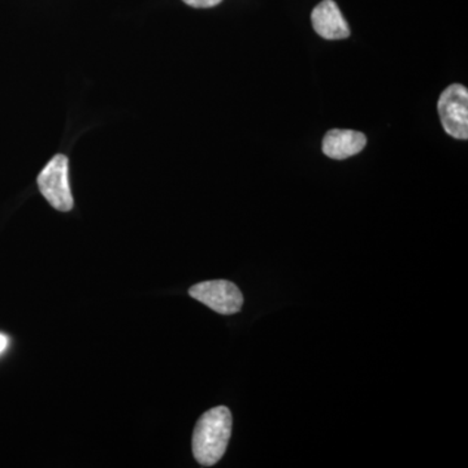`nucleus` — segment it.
Listing matches in <instances>:
<instances>
[{
	"mask_svg": "<svg viewBox=\"0 0 468 468\" xmlns=\"http://www.w3.org/2000/svg\"><path fill=\"white\" fill-rule=\"evenodd\" d=\"M314 29L325 39H345L350 36L349 24L334 0H323L311 15Z\"/></svg>",
	"mask_w": 468,
	"mask_h": 468,
	"instance_id": "5",
	"label": "nucleus"
},
{
	"mask_svg": "<svg viewBox=\"0 0 468 468\" xmlns=\"http://www.w3.org/2000/svg\"><path fill=\"white\" fill-rule=\"evenodd\" d=\"M38 187L52 207L60 212L73 208V197L68 181V158L55 155L38 176Z\"/></svg>",
	"mask_w": 468,
	"mask_h": 468,
	"instance_id": "2",
	"label": "nucleus"
},
{
	"mask_svg": "<svg viewBox=\"0 0 468 468\" xmlns=\"http://www.w3.org/2000/svg\"><path fill=\"white\" fill-rule=\"evenodd\" d=\"M367 138L360 132L334 129L323 140V153L328 158L344 160L365 149Z\"/></svg>",
	"mask_w": 468,
	"mask_h": 468,
	"instance_id": "6",
	"label": "nucleus"
},
{
	"mask_svg": "<svg viewBox=\"0 0 468 468\" xmlns=\"http://www.w3.org/2000/svg\"><path fill=\"white\" fill-rule=\"evenodd\" d=\"M232 435V414L226 406L208 410L194 428L193 454L202 466H214L226 454Z\"/></svg>",
	"mask_w": 468,
	"mask_h": 468,
	"instance_id": "1",
	"label": "nucleus"
},
{
	"mask_svg": "<svg viewBox=\"0 0 468 468\" xmlns=\"http://www.w3.org/2000/svg\"><path fill=\"white\" fill-rule=\"evenodd\" d=\"M439 113L446 133L455 140H467L468 90L466 86L460 84L448 86L440 97Z\"/></svg>",
	"mask_w": 468,
	"mask_h": 468,
	"instance_id": "3",
	"label": "nucleus"
},
{
	"mask_svg": "<svg viewBox=\"0 0 468 468\" xmlns=\"http://www.w3.org/2000/svg\"><path fill=\"white\" fill-rule=\"evenodd\" d=\"M189 294L221 315H233L242 309L241 291L227 280L199 282L189 289Z\"/></svg>",
	"mask_w": 468,
	"mask_h": 468,
	"instance_id": "4",
	"label": "nucleus"
},
{
	"mask_svg": "<svg viewBox=\"0 0 468 468\" xmlns=\"http://www.w3.org/2000/svg\"><path fill=\"white\" fill-rule=\"evenodd\" d=\"M8 346V338L5 335H0V354L3 353Z\"/></svg>",
	"mask_w": 468,
	"mask_h": 468,
	"instance_id": "8",
	"label": "nucleus"
},
{
	"mask_svg": "<svg viewBox=\"0 0 468 468\" xmlns=\"http://www.w3.org/2000/svg\"><path fill=\"white\" fill-rule=\"evenodd\" d=\"M221 2H223V0H184V3H186L187 5L194 8H211Z\"/></svg>",
	"mask_w": 468,
	"mask_h": 468,
	"instance_id": "7",
	"label": "nucleus"
}]
</instances>
